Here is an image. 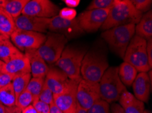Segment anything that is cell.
Wrapping results in <instances>:
<instances>
[{
  "instance_id": "8992f818",
  "label": "cell",
  "mask_w": 152,
  "mask_h": 113,
  "mask_svg": "<svg viewBox=\"0 0 152 113\" xmlns=\"http://www.w3.org/2000/svg\"><path fill=\"white\" fill-rule=\"evenodd\" d=\"M124 62L137 69L138 73H147L151 70L147 55V40L137 35L133 37L128 46Z\"/></svg>"
},
{
  "instance_id": "74e56055",
  "label": "cell",
  "mask_w": 152,
  "mask_h": 113,
  "mask_svg": "<svg viewBox=\"0 0 152 113\" xmlns=\"http://www.w3.org/2000/svg\"><path fill=\"white\" fill-rule=\"evenodd\" d=\"M63 1L66 4L68 8H77L80 4L79 0H64Z\"/></svg>"
},
{
  "instance_id": "484cf974",
  "label": "cell",
  "mask_w": 152,
  "mask_h": 113,
  "mask_svg": "<svg viewBox=\"0 0 152 113\" xmlns=\"http://www.w3.org/2000/svg\"><path fill=\"white\" fill-rule=\"evenodd\" d=\"M31 73H28L26 75L17 76L14 78L11 83L12 85L14 91H15L16 99L23 91L26 90L27 85L31 79Z\"/></svg>"
},
{
  "instance_id": "bcb514c9",
  "label": "cell",
  "mask_w": 152,
  "mask_h": 113,
  "mask_svg": "<svg viewBox=\"0 0 152 113\" xmlns=\"http://www.w3.org/2000/svg\"><path fill=\"white\" fill-rule=\"evenodd\" d=\"M4 62H2V61H1V60H0V68H1H1H2V66H3V65H4Z\"/></svg>"
},
{
  "instance_id": "8fae6325",
  "label": "cell",
  "mask_w": 152,
  "mask_h": 113,
  "mask_svg": "<svg viewBox=\"0 0 152 113\" xmlns=\"http://www.w3.org/2000/svg\"><path fill=\"white\" fill-rule=\"evenodd\" d=\"M110 9L86 10L77 18L79 26L84 31L91 33L101 28L107 19Z\"/></svg>"
},
{
  "instance_id": "5b68a950",
  "label": "cell",
  "mask_w": 152,
  "mask_h": 113,
  "mask_svg": "<svg viewBox=\"0 0 152 113\" xmlns=\"http://www.w3.org/2000/svg\"><path fill=\"white\" fill-rule=\"evenodd\" d=\"M100 98L107 103L113 104L119 101L126 87L118 75V67L110 66L105 71L98 83Z\"/></svg>"
},
{
  "instance_id": "836d02e7",
  "label": "cell",
  "mask_w": 152,
  "mask_h": 113,
  "mask_svg": "<svg viewBox=\"0 0 152 113\" xmlns=\"http://www.w3.org/2000/svg\"><path fill=\"white\" fill-rule=\"evenodd\" d=\"M32 105L34 106V107L36 108L38 113H49L50 112V105L41 102L38 99L35 100V102Z\"/></svg>"
},
{
  "instance_id": "3957f363",
  "label": "cell",
  "mask_w": 152,
  "mask_h": 113,
  "mask_svg": "<svg viewBox=\"0 0 152 113\" xmlns=\"http://www.w3.org/2000/svg\"><path fill=\"white\" fill-rule=\"evenodd\" d=\"M86 50L75 45L66 46L61 57L55 63L57 68L64 72L71 80L80 82V67Z\"/></svg>"
},
{
  "instance_id": "e0dca14e",
  "label": "cell",
  "mask_w": 152,
  "mask_h": 113,
  "mask_svg": "<svg viewBox=\"0 0 152 113\" xmlns=\"http://www.w3.org/2000/svg\"><path fill=\"white\" fill-rule=\"evenodd\" d=\"M1 73L10 74L15 77L31 73L30 64L28 58L24 54L23 56L4 63L1 68Z\"/></svg>"
},
{
  "instance_id": "c3c4849f",
  "label": "cell",
  "mask_w": 152,
  "mask_h": 113,
  "mask_svg": "<svg viewBox=\"0 0 152 113\" xmlns=\"http://www.w3.org/2000/svg\"><path fill=\"white\" fill-rule=\"evenodd\" d=\"M1 73V69L0 68V73Z\"/></svg>"
},
{
  "instance_id": "ab89813d",
  "label": "cell",
  "mask_w": 152,
  "mask_h": 113,
  "mask_svg": "<svg viewBox=\"0 0 152 113\" xmlns=\"http://www.w3.org/2000/svg\"><path fill=\"white\" fill-rule=\"evenodd\" d=\"M6 113H22V110L15 106L12 107H6Z\"/></svg>"
},
{
  "instance_id": "d4e9b609",
  "label": "cell",
  "mask_w": 152,
  "mask_h": 113,
  "mask_svg": "<svg viewBox=\"0 0 152 113\" xmlns=\"http://www.w3.org/2000/svg\"><path fill=\"white\" fill-rule=\"evenodd\" d=\"M0 102L8 108L15 106L16 96L12 83L0 88Z\"/></svg>"
},
{
  "instance_id": "5bb4252c",
  "label": "cell",
  "mask_w": 152,
  "mask_h": 113,
  "mask_svg": "<svg viewBox=\"0 0 152 113\" xmlns=\"http://www.w3.org/2000/svg\"><path fill=\"white\" fill-rule=\"evenodd\" d=\"M72 80L58 68H49L45 78V83L54 95L64 92L70 85Z\"/></svg>"
},
{
  "instance_id": "60d3db41",
  "label": "cell",
  "mask_w": 152,
  "mask_h": 113,
  "mask_svg": "<svg viewBox=\"0 0 152 113\" xmlns=\"http://www.w3.org/2000/svg\"><path fill=\"white\" fill-rule=\"evenodd\" d=\"M22 113H38L36 110V108L34 107L33 105L29 106L28 107L25 108V109L22 110Z\"/></svg>"
},
{
  "instance_id": "f546056e",
  "label": "cell",
  "mask_w": 152,
  "mask_h": 113,
  "mask_svg": "<svg viewBox=\"0 0 152 113\" xmlns=\"http://www.w3.org/2000/svg\"><path fill=\"white\" fill-rule=\"evenodd\" d=\"M114 2L115 0H94L87 6V10L110 9Z\"/></svg>"
},
{
  "instance_id": "f6af8a7d",
  "label": "cell",
  "mask_w": 152,
  "mask_h": 113,
  "mask_svg": "<svg viewBox=\"0 0 152 113\" xmlns=\"http://www.w3.org/2000/svg\"><path fill=\"white\" fill-rule=\"evenodd\" d=\"M76 108H77V107H76ZM76 108H73V109L69 110V111L66 112H64V113H76Z\"/></svg>"
},
{
  "instance_id": "2e32d148",
  "label": "cell",
  "mask_w": 152,
  "mask_h": 113,
  "mask_svg": "<svg viewBox=\"0 0 152 113\" xmlns=\"http://www.w3.org/2000/svg\"><path fill=\"white\" fill-rule=\"evenodd\" d=\"M134 96L143 103L148 102L151 83L147 73H139L132 83Z\"/></svg>"
},
{
  "instance_id": "7dc6e473",
  "label": "cell",
  "mask_w": 152,
  "mask_h": 113,
  "mask_svg": "<svg viewBox=\"0 0 152 113\" xmlns=\"http://www.w3.org/2000/svg\"><path fill=\"white\" fill-rule=\"evenodd\" d=\"M144 113H151V112L150 110H145V112Z\"/></svg>"
},
{
  "instance_id": "6da1fadb",
  "label": "cell",
  "mask_w": 152,
  "mask_h": 113,
  "mask_svg": "<svg viewBox=\"0 0 152 113\" xmlns=\"http://www.w3.org/2000/svg\"><path fill=\"white\" fill-rule=\"evenodd\" d=\"M143 14L137 11L130 0H115L102 26L103 31L129 24H137Z\"/></svg>"
},
{
  "instance_id": "d590c367",
  "label": "cell",
  "mask_w": 152,
  "mask_h": 113,
  "mask_svg": "<svg viewBox=\"0 0 152 113\" xmlns=\"http://www.w3.org/2000/svg\"><path fill=\"white\" fill-rule=\"evenodd\" d=\"M147 55L149 67H152V39L147 41Z\"/></svg>"
},
{
  "instance_id": "277c9868",
  "label": "cell",
  "mask_w": 152,
  "mask_h": 113,
  "mask_svg": "<svg viewBox=\"0 0 152 113\" xmlns=\"http://www.w3.org/2000/svg\"><path fill=\"white\" fill-rule=\"evenodd\" d=\"M135 25L129 24L113 27L106 30L101 35L110 49L121 58H124L129 43L134 36Z\"/></svg>"
},
{
  "instance_id": "7bdbcfd3",
  "label": "cell",
  "mask_w": 152,
  "mask_h": 113,
  "mask_svg": "<svg viewBox=\"0 0 152 113\" xmlns=\"http://www.w3.org/2000/svg\"><path fill=\"white\" fill-rule=\"evenodd\" d=\"M0 113H6V107L0 102Z\"/></svg>"
},
{
  "instance_id": "ee69618b",
  "label": "cell",
  "mask_w": 152,
  "mask_h": 113,
  "mask_svg": "<svg viewBox=\"0 0 152 113\" xmlns=\"http://www.w3.org/2000/svg\"><path fill=\"white\" fill-rule=\"evenodd\" d=\"M6 39H9V38L6 37H5L4 35H1V34H0V43L2 42V41H4L5 40H6Z\"/></svg>"
},
{
  "instance_id": "7402d4cb",
  "label": "cell",
  "mask_w": 152,
  "mask_h": 113,
  "mask_svg": "<svg viewBox=\"0 0 152 113\" xmlns=\"http://www.w3.org/2000/svg\"><path fill=\"white\" fill-rule=\"evenodd\" d=\"M27 1L28 0H0V8L15 19L22 14Z\"/></svg>"
},
{
  "instance_id": "83f0119b",
  "label": "cell",
  "mask_w": 152,
  "mask_h": 113,
  "mask_svg": "<svg viewBox=\"0 0 152 113\" xmlns=\"http://www.w3.org/2000/svg\"><path fill=\"white\" fill-rule=\"evenodd\" d=\"M45 83V78H31L26 90L31 93L36 99H38L42 87Z\"/></svg>"
},
{
  "instance_id": "9c48e42d",
  "label": "cell",
  "mask_w": 152,
  "mask_h": 113,
  "mask_svg": "<svg viewBox=\"0 0 152 113\" xmlns=\"http://www.w3.org/2000/svg\"><path fill=\"white\" fill-rule=\"evenodd\" d=\"M100 89L98 83L81 79L77 91V104L87 110L94 103L100 100Z\"/></svg>"
},
{
  "instance_id": "ffe728a7",
  "label": "cell",
  "mask_w": 152,
  "mask_h": 113,
  "mask_svg": "<svg viewBox=\"0 0 152 113\" xmlns=\"http://www.w3.org/2000/svg\"><path fill=\"white\" fill-rule=\"evenodd\" d=\"M136 35L145 40H149L152 37V13L151 10L146 12L135 25Z\"/></svg>"
},
{
  "instance_id": "f1b7e54d",
  "label": "cell",
  "mask_w": 152,
  "mask_h": 113,
  "mask_svg": "<svg viewBox=\"0 0 152 113\" xmlns=\"http://www.w3.org/2000/svg\"><path fill=\"white\" fill-rule=\"evenodd\" d=\"M87 113H110V104L100 99L87 110Z\"/></svg>"
},
{
  "instance_id": "44dd1931",
  "label": "cell",
  "mask_w": 152,
  "mask_h": 113,
  "mask_svg": "<svg viewBox=\"0 0 152 113\" xmlns=\"http://www.w3.org/2000/svg\"><path fill=\"white\" fill-rule=\"evenodd\" d=\"M23 55V53L14 45L10 39H6L0 43V60L4 63H7Z\"/></svg>"
},
{
  "instance_id": "cb8c5ba5",
  "label": "cell",
  "mask_w": 152,
  "mask_h": 113,
  "mask_svg": "<svg viewBox=\"0 0 152 113\" xmlns=\"http://www.w3.org/2000/svg\"><path fill=\"white\" fill-rule=\"evenodd\" d=\"M16 29L14 18L0 8V34L10 39V35Z\"/></svg>"
},
{
  "instance_id": "52a82bcc",
  "label": "cell",
  "mask_w": 152,
  "mask_h": 113,
  "mask_svg": "<svg viewBox=\"0 0 152 113\" xmlns=\"http://www.w3.org/2000/svg\"><path fill=\"white\" fill-rule=\"evenodd\" d=\"M67 43L68 39L63 35L51 33L36 52L47 64H55L61 57Z\"/></svg>"
},
{
  "instance_id": "ac0fdd59",
  "label": "cell",
  "mask_w": 152,
  "mask_h": 113,
  "mask_svg": "<svg viewBox=\"0 0 152 113\" xmlns=\"http://www.w3.org/2000/svg\"><path fill=\"white\" fill-rule=\"evenodd\" d=\"M28 58L31 68V75L35 78H45L49 67L46 62L37 54L36 50H29L25 52Z\"/></svg>"
},
{
  "instance_id": "e575fe53",
  "label": "cell",
  "mask_w": 152,
  "mask_h": 113,
  "mask_svg": "<svg viewBox=\"0 0 152 113\" xmlns=\"http://www.w3.org/2000/svg\"><path fill=\"white\" fill-rule=\"evenodd\" d=\"M15 77L10 74L1 73H0V88L12 83Z\"/></svg>"
},
{
  "instance_id": "4fadbf2b",
  "label": "cell",
  "mask_w": 152,
  "mask_h": 113,
  "mask_svg": "<svg viewBox=\"0 0 152 113\" xmlns=\"http://www.w3.org/2000/svg\"><path fill=\"white\" fill-rule=\"evenodd\" d=\"M17 29L43 33L49 30L50 18L20 15L14 19Z\"/></svg>"
},
{
  "instance_id": "f35d334b",
  "label": "cell",
  "mask_w": 152,
  "mask_h": 113,
  "mask_svg": "<svg viewBox=\"0 0 152 113\" xmlns=\"http://www.w3.org/2000/svg\"><path fill=\"white\" fill-rule=\"evenodd\" d=\"M49 113H64L59 108L55 105L54 102L50 104V112Z\"/></svg>"
},
{
  "instance_id": "b9f144b4",
  "label": "cell",
  "mask_w": 152,
  "mask_h": 113,
  "mask_svg": "<svg viewBox=\"0 0 152 113\" xmlns=\"http://www.w3.org/2000/svg\"><path fill=\"white\" fill-rule=\"evenodd\" d=\"M76 113H87V110H85L83 108H80L79 106L77 104V108H76Z\"/></svg>"
},
{
  "instance_id": "7c38bea8",
  "label": "cell",
  "mask_w": 152,
  "mask_h": 113,
  "mask_svg": "<svg viewBox=\"0 0 152 113\" xmlns=\"http://www.w3.org/2000/svg\"><path fill=\"white\" fill-rule=\"evenodd\" d=\"M49 30L52 33L63 35L66 38L76 37L84 33L77 18L67 20L62 18L59 15L50 18Z\"/></svg>"
},
{
  "instance_id": "4316f807",
  "label": "cell",
  "mask_w": 152,
  "mask_h": 113,
  "mask_svg": "<svg viewBox=\"0 0 152 113\" xmlns=\"http://www.w3.org/2000/svg\"><path fill=\"white\" fill-rule=\"evenodd\" d=\"M37 99L27 90L23 91L16 99L15 106L23 110L29 106L32 105Z\"/></svg>"
},
{
  "instance_id": "8d00e7d4",
  "label": "cell",
  "mask_w": 152,
  "mask_h": 113,
  "mask_svg": "<svg viewBox=\"0 0 152 113\" xmlns=\"http://www.w3.org/2000/svg\"><path fill=\"white\" fill-rule=\"evenodd\" d=\"M110 113H124V110L119 104L113 103L111 106H110Z\"/></svg>"
},
{
  "instance_id": "30bf717a",
  "label": "cell",
  "mask_w": 152,
  "mask_h": 113,
  "mask_svg": "<svg viewBox=\"0 0 152 113\" xmlns=\"http://www.w3.org/2000/svg\"><path fill=\"white\" fill-rule=\"evenodd\" d=\"M59 7L49 0H31L27 1L22 14L39 18H51L58 15Z\"/></svg>"
},
{
  "instance_id": "d6a6232c",
  "label": "cell",
  "mask_w": 152,
  "mask_h": 113,
  "mask_svg": "<svg viewBox=\"0 0 152 113\" xmlns=\"http://www.w3.org/2000/svg\"><path fill=\"white\" fill-rule=\"evenodd\" d=\"M77 11L74 8H65L59 10V16L62 18L67 20H73L77 17Z\"/></svg>"
},
{
  "instance_id": "ba28073f",
  "label": "cell",
  "mask_w": 152,
  "mask_h": 113,
  "mask_svg": "<svg viewBox=\"0 0 152 113\" xmlns=\"http://www.w3.org/2000/svg\"><path fill=\"white\" fill-rule=\"evenodd\" d=\"M11 42L20 52L38 50L45 42L47 36L45 34L33 31L16 29L10 37Z\"/></svg>"
},
{
  "instance_id": "7a4b0ae2",
  "label": "cell",
  "mask_w": 152,
  "mask_h": 113,
  "mask_svg": "<svg viewBox=\"0 0 152 113\" xmlns=\"http://www.w3.org/2000/svg\"><path fill=\"white\" fill-rule=\"evenodd\" d=\"M109 67L107 56L99 50L87 52L83 59L80 76L83 79L98 83L107 69Z\"/></svg>"
},
{
  "instance_id": "9a60e30c",
  "label": "cell",
  "mask_w": 152,
  "mask_h": 113,
  "mask_svg": "<svg viewBox=\"0 0 152 113\" xmlns=\"http://www.w3.org/2000/svg\"><path fill=\"white\" fill-rule=\"evenodd\" d=\"M79 83L72 80L65 91L53 96V102L64 113L77 107V91Z\"/></svg>"
},
{
  "instance_id": "603a6c76",
  "label": "cell",
  "mask_w": 152,
  "mask_h": 113,
  "mask_svg": "<svg viewBox=\"0 0 152 113\" xmlns=\"http://www.w3.org/2000/svg\"><path fill=\"white\" fill-rule=\"evenodd\" d=\"M138 71L128 62H124L118 67V75L125 86H131L137 77Z\"/></svg>"
},
{
  "instance_id": "d6986e66",
  "label": "cell",
  "mask_w": 152,
  "mask_h": 113,
  "mask_svg": "<svg viewBox=\"0 0 152 113\" xmlns=\"http://www.w3.org/2000/svg\"><path fill=\"white\" fill-rule=\"evenodd\" d=\"M119 104L123 108L124 113H144L145 112L144 103L137 100L127 89L122 93Z\"/></svg>"
},
{
  "instance_id": "4dcf8cb0",
  "label": "cell",
  "mask_w": 152,
  "mask_h": 113,
  "mask_svg": "<svg viewBox=\"0 0 152 113\" xmlns=\"http://www.w3.org/2000/svg\"><path fill=\"white\" fill-rule=\"evenodd\" d=\"M53 96L54 94H53L52 91L48 87L47 85L45 83L42 90L40 91V95H39L38 98V100L50 105V104L53 102Z\"/></svg>"
},
{
  "instance_id": "1f68e13d",
  "label": "cell",
  "mask_w": 152,
  "mask_h": 113,
  "mask_svg": "<svg viewBox=\"0 0 152 113\" xmlns=\"http://www.w3.org/2000/svg\"><path fill=\"white\" fill-rule=\"evenodd\" d=\"M130 1L136 10L142 14L151 10V0H131Z\"/></svg>"
}]
</instances>
